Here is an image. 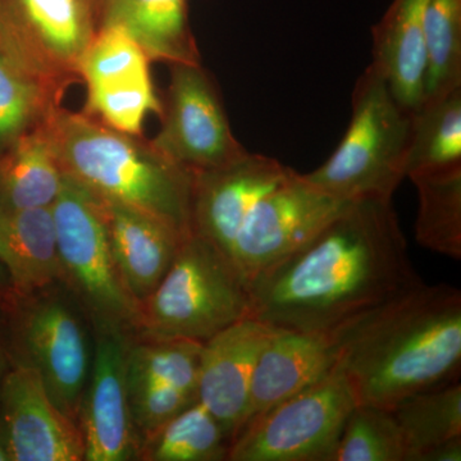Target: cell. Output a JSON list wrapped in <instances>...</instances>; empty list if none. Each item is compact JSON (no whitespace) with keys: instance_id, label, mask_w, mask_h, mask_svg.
<instances>
[{"instance_id":"9c48e42d","label":"cell","mask_w":461,"mask_h":461,"mask_svg":"<svg viewBox=\"0 0 461 461\" xmlns=\"http://www.w3.org/2000/svg\"><path fill=\"white\" fill-rule=\"evenodd\" d=\"M16 8L0 17V54L62 93L95 33L87 0H16Z\"/></svg>"},{"instance_id":"3957f363","label":"cell","mask_w":461,"mask_h":461,"mask_svg":"<svg viewBox=\"0 0 461 461\" xmlns=\"http://www.w3.org/2000/svg\"><path fill=\"white\" fill-rule=\"evenodd\" d=\"M62 172L93 195L131 206L189 235L194 172L150 142L86 113L51 109L41 123Z\"/></svg>"},{"instance_id":"7402d4cb","label":"cell","mask_w":461,"mask_h":461,"mask_svg":"<svg viewBox=\"0 0 461 461\" xmlns=\"http://www.w3.org/2000/svg\"><path fill=\"white\" fill-rule=\"evenodd\" d=\"M62 184V169L41 124L0 149L2 208H50Z\"/></svg>"},{"instance_id":"1f68e13d","label":"cell","mask_w":461,"mask_h":461,"mask_svg":"<svg viewBox=\"0 0 461 461\" xmlns=\"http://www.w3.org/2000/svg\"><path fill=\"white\" fill-rule=\"evenodd\" d=\"M461 460V437L447 439L427 448L418 455L415 461H460Z\"/></svg>"},{"instance_id":"d6a6232c","label":"cell","mask_w":461,"mask_h":461,"mask_svg":"<svg viewBox=\"0 0 461 461\" xmlns=\"http://www.w3.org/2000/svg\"><path fill=\"white\" fill-rule=\"evenodd\" d=\"M11 281H9L8 273L5 271V266L0 262V305L12 296Z\"/></svg>"},{"instance_id":"6da1fadb","label":"cell","mask_w":461,"mask_h":461,"mask_svg":"<svg viewBox=\"0 0 461 461\" xmlns=\"http://www.w3.org/2000/svg\"><path fill=\"white\" fill-rule=\"evenodd\" d=\"M421 281L393 200H355L250 281L251 317L276 329L330 335Z\"/></svg>"},{"instance_id":"f1b7e54d","label":"cell","mask_w":461,"mask_h":461,"mask_svg":"<svg viewBox=\"0 0 461 461\" xmlns=\"http://www.w3.org/2000/svg\"><path fill=\"white\" fill-rule=\"evenodd\" d=\"M330 461H406L405 442L391 409L357 403Z\"/></svg>"},{"instance_id":"7c38bea8","label":"cell","mask_w":461,"mask_h":461,"mask_svg":"<svg viewBox=\"0 0 461 461\" xmlns=\"http://www.w3.org/2000/svg\"><path fill=\"white\" fill-rule=\"evenodd\" d=\"M350 203L294 171L248 215L233 245V262L250 284L258 273L303 247Z\"/></svg>"},{"instance_id":"52a82bcc","label":"cell","mask_w":461,"mask_h":461,"mask_svg":"<svg viewBox=\"0 0 461 461\" xmlns=\"http://www.w3.org/2000/svg\"><path fill=\"white\" fill-rule=\"evenodd\" d=\"M62 284L86 314L93 330L135 335L140 306L124 287L95 196L63 173L51 205Z\"/></svg>"},{"instance_id":"2e32d148","label":"cell","mask_w":461,"mask_h":461,"mask_svg":"<svg viewBox=\"0 0 461 461\" xmlns=\"http://www.w3.org/2000/svg\"><path fill=\"white\" fill-rule=\"evenodd\" d=\"M277 330L248 317L203 344L198 402L217 418L230 442L244 426L258 357Z\"/></svg>"},{"instance_id":"e0dca14e","label":"cell","mask_w":461,"mask_h":461,"mask_svg":"<svg viewBox=\"0 0 461 461\" xmlns=\"http://www.w3.org/2000/svg\"><path fill=\"white\" fill-rule=\"evenodd\" d=\"M95 198L124 287L141 308L165 277L187 235L131 206Z\"/></svg>"},{"instance_id":"5b68a950","label":"cell","mask_w":461,"mask_h":461,"mask_svg":"<svg viewBox=\"0 0 461 461\" xmlns=\"http://www.w3.org/2000/svg\"><path fill=\"white\" fill-rule=\"evenodd\" d=\"M411 114L375 66L360 75L351 96L344 138L306 180L335 198L393 200L406 178Z\"/></svg>"},{"instance_id":"5bb4252c","label":"cell","mask_w":461,"mask_h":461,"mask_svg":"<svg viewBox=\"0 0 461 461\" xmlns=\"http://www.w3.org/2000/svg\"><path fill=\"white\" fill-rule=\"evenodd\" d=\"M293 172L275 158L251 153L220 168L194 172L193 232L232 259L233 245L248 215Z\"/></svg>"},{"instance_id":"ac0fdd59","label":"cell","mask_w":461,"mask_h":461,"mask_svg":"<svg viewBox=\"0 0 461 461\" xmlns=\"http://www.w3.org/2000/svg\"><path fill=\"white\" fill-rule=\"evenodd\" d=\"M336 362L338 353L330 335L276 330L254 366L242 429L272 406L329 375Z\"/></svg>"},{"instance_id":"cb8c5ba5","label":"cell","mask_w":461,"mask_h":461,"mask_svg":"<svg viewBox=\"0 0 461 461\" xmlns=\"http://www.w3.org/2000/svg\"><path fill=\"white\" fill-rule=\"evenodd\" d=\"M230 446L229 436L217 418L196 402L142 438L136 459L223 461L229 457Z\"/></svg>"},{"instance_id":"44dd1931","label":"cell","mask_w":461,"mask_h":461,"mask_svg":"<svg viewBox=\"0 0 461 461\" xmlns=\"http://www.w3.org/2000/svg\"><path fill=\"white\" fill-rule=\"evenodd\" d=\"M105 25L123 27L151 60L200 63L187 0H102L100 26Z\"/></svg>"},{"instance_id":"30bf717a","label":"cell","mask_w":461,"mask_h":461,"mask_svg":"<svg viewBox=\"0 0 461 461\" xmlns=\"http://www.w3.org/2000/svg\"><path fill=\"white\" fill-rule=\"evenodd\" d=\"M163 124L151 144L191 172L209 171L247 156L224 113L220 95L200 63L171 65Z\"/></svg>"},{"instance_id":"e575fe53","label":"cell","mask_w":461,"mask_h":461,"mask_svg":"<svg viewBox=\"0 0 461 461\" xmlns=\"http://www.w3.org/2000/svg\"><path fill=\"white\" fill-rule=\"evenodd\" d=\"M0 461H11L7 436H5V427H3L2 420H0Z\"/></svg>"},{"instance_id":"4fadbf2b","label":"cell","mask_w":461,"mask_h":461,"mask_svg":"<svg viewBox=\"0 0 461 461\" xmlns=\"http://www.w3.org/2000/svg\"><path fill=\"white\" fill-rule=\"evenodd\" d=\"M93 332V360L78 418L84 460L136 459L139 438L133 429L126 375L132 335L118 330Z\"/></svg>"},{"instance_id":"f546056e","label":"cell","mask_w":461,"mask_h":461,"mask_svg":"<svg viewBox=\"0 0 461 461\" xmlns=\"http://www.w3.org/2000/svg\"><path fill=\"white\" fill-rule=\"evenodd\" d=\"M59 96L0 54V149L41 124Z\"/></svg>"},{"instance_id":"ffe728a7","label":"cell","mask_w":461,"mask_h":461,"mask_svg":"<svg viewBox=\"0 0 461 461\" xmlns=\"http://www.w3.org/2000/svg\"><path fill=\"white\" fill-rule=\"evenodd\" d=\"M0 262L14 295H29L62 282L51 206H0Z\"/></svg>"},{"instance_id":"4316f807","label":"cell","mask_w":461,"mask_h":461,"mask_svg":"<svg viewBox=\"0 0 461 461\" xmlns=\"http://www.w3.org/2000/svg\"><path fill=\"white\" fill-rule=\"evenodd\" d=\"M203 344L181 339L132 335L126 354L127 386L168 384L198 395Z\"/></svg>"},{"instance_id":"83f0119b","label":"cell","mask_w":461,"mask_h":461,"mask_svg":"<svg viewBox=\"0 0 461 461\" xmlns=\"http://www.w3.org/2000/svg\"><path fill=\"white\" fill-rule=\"evenodd\" d=\"M423 35L424 102L461 87V0H427Z\"/></svg>"},{"instance_id":"d4e9b609","label":"cell","mask_w":461,"mask_h":461,"mask_svg":"<svg viewBox=\"0 0 461 461\" xmlns=\"http://www.w3.org/2000/svg\"><path fill=\"white\" fill-rule=\"evenodd\" d=\"M461 165V87L424 100L411 114L406 178Z\"/></svg>"},{"instance_id":"484cf974","label":"cell","mask_w":461,"mask_h":461,"mask_svg":"<svg viewBox=\"0 0 461 461\" xmlns=\"http://www.w3.org/2000/svg\"><path fill=\"white\" fill-rule=\"evenodd\" d=\"M406 447V461L427 448L461 437L459 379L403 397L391 409Z\"/></svg>"},{"instance_id":"8fae6325","label":"cell","mask_w":461,"mask_h":461,"mask_svg":"<svg viewBox=\"0 0 461 461\" xmlns=\"http://www.w3.org/2000/svg\"><path fill=\"white\" fill-rule=\"evenodd\" d=\"M147 51L123 27L100 26L78 63L86 84V114L127 135L141 138L150 113L162 115Z\"/></svg>"},{"instance_id":"ba28073f","label":"cell","mask_w":461,"mask_h":461,"mask_svg":"<svg viewBox=\"0 0 461 461\" xmlns=\"http://www.w3.org/2000/svg\"><path fill=\"white\" fill-rule=\"evenodd\" d=\"M338 366L249 421L230 442V461H330L357 406Z\"/></svg>"},{"instance_id":"d6986e66","label":"cell","mask_w":461,"mask_h":461,"mask_svg":"<svg viewBox=\"0 0 461 461\" xmlns=\"http://www.w3.org/2000/svg\"><path fill=\"white\" fill-rule=\"evenodd\" d=\"M426 5L427 0H393L372 32L371 65L386 78L397 102L409 112L417 111L424 99Z\"/></svg>"},{"instance_id":"9a60e30c","label":"cell","mask_w":461,"mask_h":461,"mask_svg":"<svg viewBox=\"0 0 461 461\" xmlns=\"http://www.w3.org/2000/svg\"><path fill=\"white\" fill-rule=\"evenodd\" d=\"M0 420L11 461H83L80 427L66 417L38 373L11 364L0 384Z\"/></svg>"},{"instance_id":"4dcf8cb0","label":"cell","mask_w":461,"mask_h":461,"mask_svg":"<svg viewBox=\"0 0 461 461\" xmlns=\"http://www.w3.org/2000/svg\"><path fill=\"white\" fill-rule=\"evenodd\" d=\"M129 387L130 411L139 445L145 437L198 402V395L168 384H144Z\"/></svg>"},{"instance_id":"7a4b0ae2","label":"cell","mask_w":461,"mask_h":461,"mask_svg":"<svg viewBox=\"0 0 461 461\" xmlns=\"http://www.w3.org/2000/svg\"><path fill=\"white\" fill-rule=\"evenodd\" d=\"M330 336L357 402L393 409L403 397L459 379L460 290L421 281Z\"/></svg>"},{"instance_id":"836d02e7","label":"cell","mask_w":461,"mask_h":461,"mask_svg":"<svg viewBox=\"0 0 461 461\" xmlns=\"http://www.w3.org/2000/svg\"><path fill=\"white\" fill-rule=\"evenodd\" d=\"M9 359L7 350H5V339H3L2 329H0V384H2L3 377L9 368Z\"/></svg>"},{"instance_id":"277c9868","label":"cell","mask_w":461,"mask_h":461,"mask_svg":"<svg viewBox=\"0 0 461 461\" xmlns=\"http://www.w3.org/2000/svg\"><path fill=\"white\" fill-rule=\"evenodd\" d=\"M250 285L236 263L208 240H182L165 277L142 303L135 336L204 344L251 317Z\"/></svg>"},{"instance_id":"603a6c76","label":"cell","mask_w":461,"mask_h":461,"mask_svg":"<svg viewBox=\"0 0 461 461\" xmlns=\"http://www.w3.org/2000/svg\"><path fill=\"white\" fill-rule=\"evenodd\" d=\"M409 180L417 187L415 239L433 253L461 259V165L418 173Z\"/></svg>"},{"instance_id":"8992f818","label":"cell","mask_w":461,"mask_h":461,"mask_svg":"<svg viewBox=\"0 0 461 461\" xmlns=\"http://www.w3.org/2000/svg\"><path fill=\"white\" fill-rule=\"evenodd\" d=\"M90 327L62 282L29 295L14 294L0 306L9 364L38 373L57 408L77 426L93 360Z\"/></svg>"}]
</instances>
